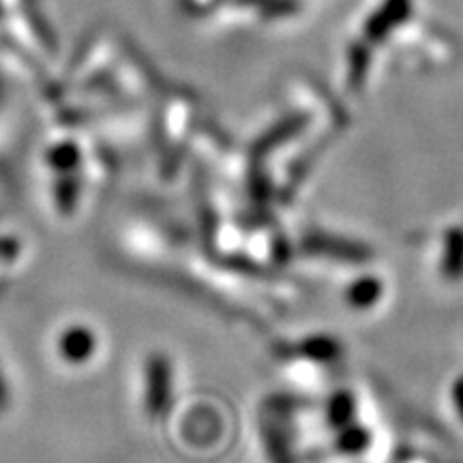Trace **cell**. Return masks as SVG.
I'll return each instance as SVG.
<instances>
[{"instance_id":"6da1fadb","label":"cell","mask_w":463,"mask_h":463,"mask_svg":"<svg viewBox=\"0 0 463 463\" xmlns=\"http://www.w3.org/2000/svg\"><path fill=\"white\" fill-rule=\"evenodd\" d=\"M61 354L67 358V363H84L95 350V339L84 328H69L61 337Z\"/></svg>"}]
</instances>
